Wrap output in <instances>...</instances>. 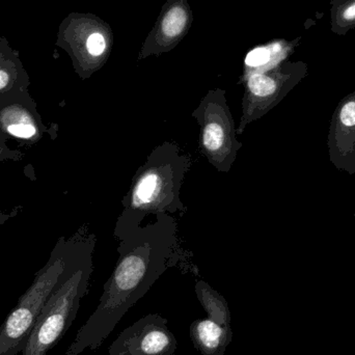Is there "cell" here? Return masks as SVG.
Here are the masks:
<instances>
[{
	"label": "cell",
	"instance_id": "obj_18",
	"mask_svg": "<svg viewBox=\"0 0 355 355\" xmlns=\"http://www.w3.org/2000/svg\"><path fill=\"white\" fill-rule=\"evenodd\" d=\"M22 210V206H17L10 211H0V227L8 223L12 217L17 216Z\"/></svg>",
	"mask_w": 355,
	"mask_h": 355
},
{
	"label": "cell",
	"instance_id": "obj_16",
	"mask_svg": "<svg viewBox=\"0 0 355 355\" xmlns=\"http://www.w3.org/2000/svg\"><path fill=\"white\" fill-rule=\"evenodd\" d=\"M106 44L103 35L99 33H93L85 42V50L89 55L97 58L105 51Z\"/></svg>",
	"mask_w": 355,
	"mask_h": 355
},
{
	"label": "cell",
	"instance_id": "obj_5",
	"mask_svg": "<svg viewBox=\"0 0 355 355\" xmlns=\"http://www.w3.org/2000/svg\"><path fill=\"white\" fill-rule=\"evenodd\" d=\"M200 125V148L209 164L219 173H229L242 143L223 89L210 91L192 112Z\"/></svg>",
	"mask_w": 355,
	"mask_h": 355
},
{
	"label": "cell",
	"instance_id": "obj_3",
	"mask_svg": "<svg viewBox=\"0 0 355 355\" xmlns=\"http://www.w3.org/2000/svg\"><path fill=\"white\" fill-rule=\"evenodd\" d=\"M95 244V236L79 231L76 250L46 300L22 355H47L74 322L81 300L89 291Z\"/></svg>",
	"mask_w": 355,
	"mask_h": 355
},
{
	"label": "cell",
	"instance_id": "obj_7",
	"mask_svg": "<svg viewBox=\"0 0 355 355\" xmlns=\"http://www.w3.org/2000/svg\"><path fill=\"white\" fill-rule=\"evenodd\" d=\"M58 126L45 124L28 89L0 95V139L33 147L46 137L55 139Z\"/></svg>",
	"mask_w": 355,
	"mask_h": 355
},
{
	"label": "cell",
	"instance_id": "obj_6",
	"mask_svg": "<svg viewBox=\"0 0 355 355\" xmlns=\"http://www.w3.org/2000/svg\"><path fill=\"white\" fill-rule=\"evenodd\" d=\"M306 75L308 64L304 62H286L263 72L252 73L242 100L237 135H241L248 124L273 110Z\"/></svg>",
	"mask_w": 355,
	"mask_h": 355
},
{
	"label": "cell",
	"instance_id": "obj_9",
	"mask_svg": "<svg viewBox=\"0 0 355 355\" xmlns=\"http://www.w3.org/2000/svg\"><path fill=\"white\" fill-rule=\"evenodd\" d=\"M331 164L339 171L355 174V89L340 101L331 118L329 133Z\"/></svg>",
	"mask_w": 355,
	"mask_h": 355
},
{
	"label": "cell",
	"instance_id": "obj_12",
	"mask_svg": "<svg viewBox=\"0 0 355 355\" xmlns=\"http://www.w3.org/2000/svg\"><path fill=\"white\" fill-rule=\"evenodd\" d=\"M194 290L208 318L223 327H231V311L225 298L205 281L196 282Z\"/></svg>",
	"mask_w": 355,
	"mask_h": 355
},
{
	"label": "cell",
	"instance_id": "obj_11",
	"mask_svg": "<svg viewBox=\"0 0 355 355\" xmlns=\"http://www.w3.org/2000/svg\"><path fill=\"white\" fill-rule=\"evenodd\" d=\"M31 78L21 60L18 50L10 45L6 37H0V95L28 89Z\"/></svg>",
	"mask_w": 355,
	"mask_h": 355
},
{
	"label": "cell",
	"instance_id": "obj_15",
	"mask_svg": "<svg viewBox=\"0 0 355 355\" xmlns=\"http://www.w3.org/2000/svg\"><path fill=\"white\" fill-rule=\"evenodd\" d=\"M186 20L187 17L183 8H173L162 22V33L168 37H178L185 28Z\"/></svg>",
	"mask_w": 355,
	"mask_h": 355
},
{
	"label": "cell",
	"instance_id": "obj_13",
	"mask_svg": "<svg viewBox=\"0 0 355 355\" xmlns=\"http://www.w3.org/2000/svg\"><path fill=\"white\" fill-rule=\"evenodd\" d=\"M331 31L345 35L355 28V0H331Z\"/></svg>",
	"mask_w": 355,
	"mask_h": 355
},
{
	"label": "cell",
	"instance_id": "obj_8",
	"mask_svg": "<svg viewBox=\"0 0 355 355\" xmlns=\"http://www.w3.org/2000/svg\"><path fill=\"white\" fill-rule=\"evenodd\" d=\"M168 322L162 315H146L118 336L108 354L175 355L178 341Z\"/></svg>",
	"mask_w": 355,
	"mask_h": 355
},
{
	"label": "cell",
	"instance_id": "obj_14",
	"mask_svg": "<svg viewBox=\"0 0 355 355\" xmlns=\"http://www.w3.org/2000/svg\"><path fill=\"white\" fill-rule=\"evenodd\" d=\"M284 56L283 47L279 44H272L252 50L246 56L245 64L250 68L263 69L261 71L263 72L267 71V66H277V62L283 60Z\"/></svg>",
	"mask_w": 355,
	"mask_h": 355
},
{
	"label": "cell",
	"instance_id": "obj_4",
	"mask_svg": "<svg viewBox=\"0 0 355 355\" xmlns=\"http://www.w3.org/2000/svg\"><path fill=\"white\" fill-rule=\"evenodd\" d=\"M79 232L62 236L50 252L47 263L37 271L31 287L0 327V355H17L24 349L46 300L64 275L78 243Z\"/></svg>",
	"mask_w": 355,
	"mask_h": 355
},
{
	"label": "cell",
	"instance_id": "obj_10",
	"mask_svg": "<svg viewBox=\"0 0 355 355\" xmlns=\"http://www.w3.org/2000/svg\"><path fill=\"white\" fill-rule=\"evenodd\" d=\"M190 339L202 355H223L233 338L231 327H223L214 321L196 319L190 325Z\"/></svg>",
	"mask_w": 355,
	"mask_h": 355
},
{
	"label": "cell",
	"instance_id": "obj_1",
	"mask_svg": "<svg viewBox=\"0 0 355 355\" xmlns=\"http://www.w3.org/2000/svg\"><path fill=\"white\" fill-rule=\"evenodd\" d=\"M114 237L120 257L114 272L104 285L97 309L64 355L97 350L127 311L182 259L177 221L166 213L156 214L147 225L116 227Z\"/></svg>",
	"mask_w": 355,
	"mask_h": 355
},
{
	"label": "cell",
	"instance_id": "obj_2",
	"mask_svg": "<svg viewBox=\"0 0 355 355\" xmlns=\"http://www.w3.org/2000/svg\"><path fill=\"white\" fill-rule=\"evenodd\" d=\"M190 166L191 158L177 144L166 141L157 146L133 177L116 227L141 225L151 214H185L187 207L182 202L180 192Z\"/></svg>",
	"mask_w": 355,
	"mask_h": 355
},
{
	"label": "cell",
	"instance_id": "obj_17",
	"mask_svg": "<svg viewBox=\"0 0 355 355\" xmlns=\"http://www.w3.org/2000/svg\"><path fill=\"white\" fill-rule=\"evenodd\" d=\"M25 158V153L20 150L12 149L8 141L0 139V164L2 162H20Z\"/></svg>",
	"mask_w": 355,
	"mask_h": 355
}]
</instances>
